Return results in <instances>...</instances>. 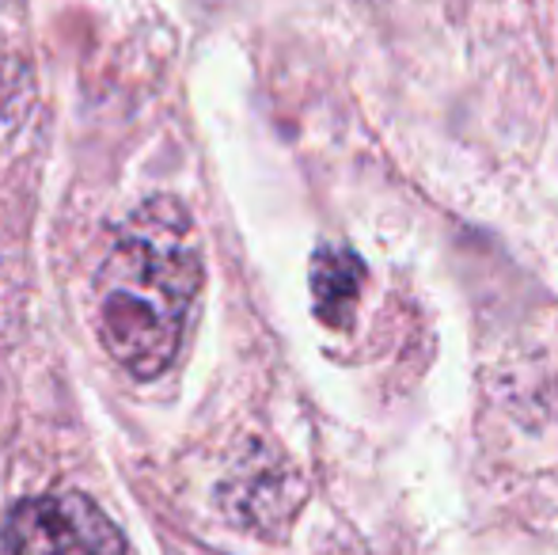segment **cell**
Listing matches in <instances>:
<instances>
[{"mask_svg": "<svg viewBox=\"0 0 558 555\" xmlns=\"http://www.w3.org/2000/svg\"><path fill=\"white\" fill-rule=\"evenodd\" d=\"M202 293V252L175 198H148L114 232L96 278L99 339L130 377L171 370Z\"/></svg>", "mask_w": 558, "mask_h": 555, "instance_id": "obj_1", "label": "cell"}, {"mask_svg": "<svg viewBox=\"0 0 558 555\" xmlns=\"http://www.w3.org/2000/svg\"><path fill=\"white\" fill-rule=\"evenodd\" d=\"M8 555H125V536L84 495L23 498L4 526Z\"/></svg>", "mask_w": 558, "mask_h": 555, "instance_id": "obj_2", "label": "cell"}, {"mask_svg": "<svg viewBox=\"0 0 558 555\" xmlns=\"http://www.w3.org/2000/svg\"><path fill=\"white\" fill-rule=\"evenodd\" d=\"M361 281H365V267L357 255L345 248H319L312 263V293H316L319 319L342 327L361 293Z\"/></svg>", "mask_w": 558, "mask_h": 555, "instance_id": "obj_3", "label": "cell"}]
</instances>
